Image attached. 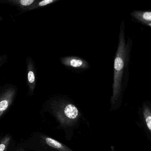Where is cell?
I'll list each match as a JSON object with an SVG mask.
<instances>
[{"label": "cell", "mask_w": 151, "mask_h": 151, "mask_svg": "<svg viewBox=\"0 0 151 151\" xmlns=\"http://www.w3.org/2000/svg\"><path fill=\"white\" fill-rule=\"evenodd\" d=\"M61 64L66 68L76 71H85L90 67L88 62L82 58L76 56H66L60 58Z\"/></svg>", "instance_id": "5b68a950"}, {"label": "cell", "mask_w": 151, "mask_h": 151, "mask_svg": "<svg viewBox=\"0 0 151 151\" xmlns=\"http://www.w3.org/2000/svg\"><path fill=\"white\" fill-rule=\"evenodd\" d=\"M130 15L134 21L151 27V9L134 10Z\"/></svg>", "instance_id": "ba28073f"}, {"label": "cell", "mask_w": 151, "mask_h": 151, "mask_svg": "<svg viewBox=\"0 0 151 151\" xmlns=\"http://www.w3.org/2000/svg\"><path fill=\"white\" fill-rule=\"evenodd\" d=\"M11 137L6 136L0 141V151H5L9 144Z\"/></svg>", "instance_id": "8fae6325"}, {"label": "cell", "mask_w": 151, "mask_h": 151, "mask_svg": "<svg viewBox=\"0 0 151 151\" xmlns=\"http://www.w3.org/2000/svg\"><path fill=\"white\" fill-rule=\"evenodd\" d=\"M36 1L37 0H0V3L15 6L20 12V13H23Z\"/></svg>", "instance_id": "9c48e42d"}, {"label": "cell", "mask_w": 151, "mask_h": 151, "mask_svg": "<svg viewBox=\"0 0 151 151\" xmlns=\"http://www.w3.org/2000/svg\"><path fill=\"white\" fill-rule=\"evenodd\" d=\"M40 138L42 145L49 151L51 149L53 151H74L65 144L45 135H40Z\"/></svg>", "instance_id": "52a82bcc"}, {"label": "cell", "mask_w": 151, "mask_h": 151, "mask_svg": "<svg viewBox=\"0 0 151 151\" xmlns=\"http://www.w3.org/2000/svg\"><path fill=\"white\" fill-rule=\"evenodd\" d=\"M58 1L59 0H42V1L37 0V1L32 6L26 9L24 12L31 11L42 8V7H45L50 4H53Z\"/></svg>", "instance_id": "30bf717a"}, {"label": "cell", "mask_w": 151, "mask_h": 151, "mask_svg": "<svg viewBox=\"0 0 151 151\" xmlns=\"http://www.w3.org/2000/svg\"><path fill=\"white\" fill-rule=\"evenodd\" d=\"M2 20H3V18L1 17V16H0V21Z\"/></svg>", "instance_id": "4fadbf2b"}, {"label": "cell", "mask_w": 151, "mask_h": 151, "mask_svg": "<svg viewBox=\"0 0 151 151\" xmlns=\"http://www.w3.org/2000/svg\"><path fill=\"white\" fill-rule=\"evenodd\" d=\"M17 92V88L12 84H6L0 87V117L11 105Z\"/></svg>", "instance_id": "277c9868"}, {"label": "cell", "mask_w": 151, "mask_h": 151, "mask_svg": "<svg viewBox=\"0 0 151 151\" xmlns=\"http://www.w3.org/2000/svg\"><path fill=\"white\" fill-rule=\"evenodd\" d=\"M46 103L50 112L63 128L71 129L79 122L81 113L68 97L57 95L51 97Z\"/></svg>", "instance_id": "7a4b0ae2"}, {"label": "cell", "mask_w": 151, "mask_h": 151, "mask_svg": "<svg viewBox=\"0 0 151 151\" xmlns=\"http://www.w3.org/2000/svg\"><path fill=\"white\" fill-rule=\"evenodd\" d=\"M137 125L151 143V102L145 101L138 109Z\"/></svg>", "instance_id": "3957f363"}, {"label": "cell", "mask_w": 151, "mask_h": 151, "mask_svg": "<svg viewBox=\"0 0 151 151\" xmlns=\"http://www.w3.org/2000/svg\"><path fill=\"white\" fill-rule=\"evenodd\" d=\"M133 46L130 37L126 39L125 23L122 20L120 25L119 43L114 63L112 95L111 97V110L115 111L121 107L123 95L127 87L129 79V64Z\"/></svg>", "instance_id": "6da1fadb"}, {"label": "cell", "mask_w": 151, "mask_h": 151, "mask_svg": "<svg viewBox=\"0 0 151 151\" xmlns=\"http://www.w3.org/2000/svg\"><path fill=\"white\" fill-rule=\"evenodd\" d=\"M8 59V56L7 55H0V68L4 64Z\"/></svg>", "instance_id": "7c38bea8"}, {"label": "cell", "mask_w": 151, "mask_h": 151, "mask_svg": "<svg viewBox=\"0 0 151 151\" xmlns=\"http://www.w3.org/2000/svg\"><path fill=\"white\" fill-rule=\"evenodd\" d=\"M26 82L28 88V95H33L36 88L37 81V69L35 63L30 56L26 59Z\"/></svg>", "instance_id": "8992f818"}]
</instances>
